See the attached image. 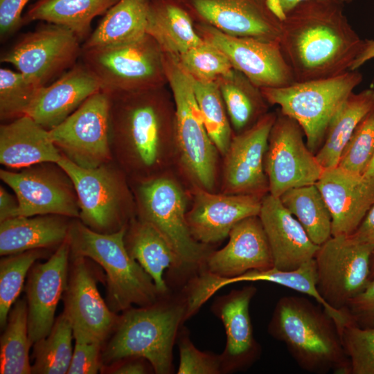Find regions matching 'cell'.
I'll return each instance as SVG.
<instances>
[{
    "mask_svg": "<svg viewBox=\"0 0 374 374\" xmlns=\"http://www.w3.org/2000/svg\"><path fill=\"white\" fill-rule=\"evenodd\" d=\"M81 41L68 28L48 23L21 36L1 53V62L39 86H46L73 67L80 58Z\"/></svg>",
    "mask_w": 374,
    "mask_h": 374,
    "instance_id": "12",
    "label": "cell"
},
{
    "mask_svg": "<svg viewBox=\"0 0 374 374\" xmlns=\"http://www.w3.org/2000/svg\"><path fill=\"white\" fill-rule=\"evenodd\" d=\"M216 82L234 134L249 129L268 113L269 103L260 88L241 72L233 69Z\"/></svg>",
    "mask_w": 374,
    "mask_h": 374,
    "instance_id": "34",
    "label": "cell"
},
{
    "mask_svg": "<svg viewBox=\"0 0 374 374\" xmlns=\"http://www.w3.org/2000/svg\"><path fill=\"white\" fill-rule=\"evenodd\" d=\"M70 255L66 238L47 261L34 264L28 272L26 291L32 344L46 337L53 328L57 304L68 285Z\"/></svg>",
    "mask_w": 374,
    "mask_h": 374,
    "instance_id": "20",
    "label": "cell"
},
{
    "mask_svg": "<svg viewBox=\"0 0 374 374\" xmlns=\"http://www.w3.org/2000/svg\"><path fill=\"white\" fill-rule=\"evenodd\" d=\"M374 107V89L353 92L330 121L315 156L324 168L338 166L341 154L358 124Z\"/></svg>",
    "mask_w": 374,
    "mask_h": 374,
    "instance_id": "33",
    "label": "cell"
},
{
    "mask_svg": "<svg viewBox=\"0 0 374 374\" xmlns=\"http://www.w3.org/2000/svg\"><path fill=\"white\" fill-rule=\"evenodd\" d=\"M347 322L361 328L374 327V277L366 288L341 310Z\"/></svg>",
    "mask_w": 374,
    "mask_h": 374,
    "instance_id": "47",
    "label": "cell"
},
{
    "mask_svg": "<svg viewBox=\"0 0 374 374\" xmlns=\"http://www.w3.org/2000/svg\"><path fill=\"white\" fill-rule=\"evenodd\" d=\"M43 255L41 249L29 250L6 256L0 261V324L4 328L12 305L23 288L25 278L36 260Z\"/></svg>",
    "mask_w": 374,
    "mask_h": 374,
    "instance_id": "40",
    "label": "cell"
},
{
    "mask_svg": "<svg viewBox=\"0 0 374 374\" xmlns=\"http://www.w3.org/2000/svg\"><path fill=\"white\" fill-rule=\"evenodd\" d=\"M268 332L283 342L303 370L315 374H351L339 329L318 303L306 298L288 296L276 303Z\"/></svg>",
    "mask_w": 374,
    "mask_h": 374,
    "instance_id": "3",
    "label": "cell"
},
{
    "mask_svg": "<svg viewBox=\"0 0 374 374\" xmlns=\"http://www.w3.org/2000/svg\"><path fill=\"white\" fill-rule=\"evenodd\" d=\"M145 362L148 361L141 357H132V360L123 359L118 362L121 364L118 366H116L114 369H112L111 373L115 374L147 373L149 370L145 364Z\"/></svg>",
    "mask_w": 374,
    "mask_h": 374,
    "instance_id": "52",
    "label": "cell"
},
{
    "mask_svg": "<svg viewBox=\"0 0 374 374\" xmlns=\"http://www.w3.org/2000/svg\"><path fill=\"white\" fill-rule=\"evenodd\" d=\"M267 281L278 284L296 292L305 294L316 300L333 319L337 327L344 323L346 318L340 310L330 307L320 295L317 284V272L314 258L290 271L272 267L267 270H250L240 276L227 278V285L239 282Z\"/></svg>",
    "mask_w": 374,
    "mask_h": 374,
    "instance_id": "37",
    "label": "cell"
},
{
    "mask_svg": "<svg viewBox=\"0 0 374 374\" xmlns=\"http://www.w3.org/2000/svg\"><path fill=\"white\" fill-rule=\"evenodd\" d=\"M374 58V39L364 40L362 48L354 61L350 71L357 70L366 62Z\"/></svg>",
    "mask_w": 374,
    "mask_h": 374,
    "instance_id": "53",
    "label": "cell"
},
{
    "mask_svg": "<svg viewBox=\"0 0 374 374\" xmlns=\"http://www.w3.org/2000/svg\"><path fill=\"white\" fill-rule=\"evenodd\" d=\"M30 0H0V38L3 42L22 24L23 11Z\"/></svg>",
    "mask_w": 374,
    "mask_h": 374,
    "instance_id": "48",
    "label": "cell"
},
{
    "mask_svg": "<svg viewBox=\"0 0 374 374\" xmlns=\"http://www.w3.org/2000/svg\"><path fill=\"white\" fill-rule=\"evenodd\" d=\"M109 95L100 90L49 130L63 157L78 166L95 168L113 161L109 141Z\"/></svg>",
    "mask_w": 374,
    "mask_h": 374,
    "instance_id": "13",
    "label": "cell"
},
{
    "mask_svg": "<svg viewBox=\"0 0 374 374\" xmlns=\"http://www.w3.org/2000/svg\"><path fill=\"white\" fill-rule=\"evenodd\" d=\"M332 217V235H350L374 204V177L339 166L324 169L315 183Z\"/></svg>",
    "mask_w": 374,
    "mask_h": 374,
    "instance_id": "22",
    "label": "cell"
},
{
    "mask_svg": "<svg viewBox=\"0 0 374 374\" xmlns=\"http://www.w3.org/2000/svg\"><path fill=\"white\" fill-rule=\"evenodd\" d=\"M19 71L0 69V120L8 123L26 115L39 89Z\"/></svg>",
    "mask_w": 374,
    "mask_h": 374,
    "instance_id": "41",
    "label": "cell"
},
{
    "mask_svg": "<svg viewBox=\"0 0 374 374\" xmlns=\"http://www.w3.org/2000/svg\"><path fill=\"white\" fill-rule=\"evenodd\" d=\"M73 328L62 312L55 321L50 333L34 344L31 373H67L72 356Z\"/></svg>",
    "mask_w": 374,
    "mask_h": 374,
    "instance_id": "38",
    "label": "cell"
},
{
    "mask_svg": "<svg viewBox=\"0 0 374 374\" xmlns=\"http://www.w3.org/2000/svg\"><path fill=\"white\" fill-rule=\"evenodd\" d=\"M253 285L233 290L218 296L212 311L222 321L226 344L221 355L223 373L242 371L251 366L260 355V346L253 336L249 305L256 293Z\"/></svg>",
    "mask_w": 374,
    "mask_h": 374,
    "instance_id": "23",
    "label": "cell"
},
{
    "mask_svg": "<svg viewBox=\"0 0 374 374\" xmlns=\"http://www.w3.org/2000/svg\"><path fill=\"white\" fill-rule=\"evenodd\" d=\"M271 129L264 166L269 193L279 197L286 190L314 184L324 168L304 141L301 125L279 110Z\"/></svg>",
    "mask_w": 374,
    "mask_h": 374,
    "instance_id": "15",
    "label": "cell"
},
{
    "mask_svg": "<svg viewBox=\"0 0 374 374\" xmlns=\"http://www.w3.org/2000/svg\"><path fill=\"white\" fill-rule=\"evenodd\" d=\"M69 217L59 215L17 216L0 222V254L6 256L62 244L68 237Z\"/></svg>",
    "mask_w": 374,
    "mask_h": 374,
    "instance_id": "29",
    "label": "cell"
},
{
    "mask_svg": "<svg viewBox=\"0 0 374 374\" xmlns=\"http://www.w3.org/2000/svg\"><path fill=\"white\" fill-rule=\"evenodd\" d=\"M125 244L130 256L150 276L161 296L169 294L166 269L182 271L181 260L165 237L152 224L134 217L127 224Z\"/></svg>",
    "mask_w": 374,
    "mask_h": 374,
    "instance_id": "28",
    "label": "cell"
},
{
    "mask_svg": "<svg viewBox=\"0 0 374 374\" xmlns=\"http://www.w3.org/2000/svg\"><path fill=\"white\" fill-rule=\"evenodd\" d=\"M195 21L234 37L278 42L281 21L266 0H181Z\"/></svg>",
    "mask_w": 374,
    "mask_h": 374,
    "instance_id": "18",
    "label": "cell"
},
{
    "mask_svg": "<svg viewBox=\"0 0 374 374\" xmlns=\"http://www.w3.org/2000/svg\"><path fill=\"white\" fill-rule=\"evenodd\" d=\"M123 312L101 362L112 364L141 357L149 362L155 373H172L173 345L186 321L184 294L173 296L169 293L152 305Z\"/></svg>",
    "mask_w": 374,
    "mask_h": 374,
    "instance_id": "4",
    "label": "cell"
},
{
    "mask_svg": "<svg viewBox=\"0 0 374 374\" xmlns=\"http://www.w3.org/2000/svg\"><path fill=\"white\" fill-rule=\"evenodd\" d=\"M19 202L16 195L0 186V222L17 217Z\"/></svg>",
    "mask_w": 374,
    "mask_h": 374,
    "instance_id": "49",
    "label": "cell"
},
{
    "mask_svg": "<svg viewBox=\"0 0 374 374\" xmlns=\"http://www.w3.org/2000/svg\"><path fill=\"white\" fill-rule=\"evenodd\" d=\"M362 81L357 70L328 78L294 82L278 88H260L269 103L302 127L308 148L315 154L332 117Z\"/></svg>",
    "mask_w": 374,
    "mask_h": 374,
    "instance_id": "7",
    "label": "cell"
},
{
    "mask_svg": "<svg viewBox=\"0 0 374 374\" xmlns=\"http://www.w3.org/2000/svg\"><path fill=\"white\" fill-rule=\"evenodd\" d=\"M276 115L268 112L249 129L233 135L224 155L222 193L261 197L269 193L264 160Z\"/></svg>",
    "mask_w": 374,
    "mask_h": 374,
    "instance_id": "17",
    "label": "cell"
},
{
    "mask_svg": "<svg viewBox=\"0 0 374 374\" xmlns=\"http://www.w3.org/2000/svg\"><path fill=\"white\" fill-rule=\"evenodd\" d=\"M57 163L71 177L78 198L79 220L99 233L117 231L136 214L130 181L113 160L95 168H84L62 156Z\"/></svg>",
    "mask_w": 374,
    "mask_h": 374,
    "instance_id": "9",
    "label": "cell"
},
{
    "mask_svg": "<svg viewBox=\"0 0 374 374\" xmlns=\"http://www.w3.org/2000/svg\"><path fill=\"white\" fill-rule=\"evenodd\" d=\"M331 0L299 3L281 21L279 46L295 82L328 78L350 71L364 43Z\"/></svg>",
    "mask_w": 374,
    "mask_h": 374,
    "instance_id": "2",
    "label": "cell"
},
{
    "mask_svg": "<svg viewBox=\"0 0 374 374\" xmlns=\"http://www.w3.org/2000/svg\"><path fill=\"white\" fill-rule=\"evenodd\" d=\"M194 187L193 205L186 213V221L193 237L199 242L208 245L221 241L239 222L259 215L261 197L217 194Z\"/></svg>",
    "mask_w": 374,
    "mask_h": 374,
    "instance_id": "21",
    "label": "cell"
},
{
    "mask_svg": "<svg viewBox=\"0 0 374 374\" xmlns=\"http://www.w3.org/2000/svg\"><path fill=\"white\" fill-rule=\"evenodd\" d=\"M374 158V107L358 124L344 148L339 167L364 175Z\"/></svg>",
    "mask_w": 374,
    "mask_h": 374,
    "instance_id": "43",
    "label": "cell"
},
{
    "mask_svg": "<svg viewBox=\"0 0 374 374\" xmlns=\"http://www.w3.org/2000/svg\"><path fill=\"white\" fill-rule=\"evenodd\" d=\"M150 0H120L104 15L82 48L129 43L146 33Z\"/></svg>",
    "mask_w": 374,
    "mask_h": 374,
    "instance_id": "32",
    "label": "cell"
},
{
    "mask_svg": "<svg viewBox=\"0 0 374 374\" xmlns=\"http://www.w3.org/2000/svg\"><path fill=\"white\" fill-rule=\"evenodd\" d=\"M100 90L95 75L82 62H77L51 84L39 89L26 115L51 130Z\"/></svg>",
    "mask_w": 374,
    "mask_h": 374,
    "instance_id": "26",
    "label": "cell"
},
{
    "mask_svg": "<svg viewBox=\"0 0 374 374\" xmlns=\"http://www.w3.org/2000/svg\"><path fill=\"white\" fill-rule=\"evenodd\" d=\"M193 87L203 121L218 152L224 155L234 135L225 105L216 81L194 80Z\"/></svg>",
    "mask_w": 374,
    "mask_h": 374,
    "instance_id": "39",
    "label": "cell"
},
{
    "mask_svg": "<svg viewBox=\"0 0 374 374\" xmlns=\"http://www.w3.org/2000/svg\"><path fill=\"white\" fill-rule=\"evenodd\" d=\"M75 347L68 374H96L100 368L102 343L73 337Z\"/></svg>",
    "mask_w": 374,
    "mask_h": 374,
    "instance_id": "46",
    "label": "cell"
},
{
    "mask_svg": "<svg viewBox=\"0 0 374 374\" xmlns=\"http://www.w3.org/2000/svg\"><path fill=\"white\" fill-rule=\"evenodd\" d=\"M109 94V93H108ZM113 160L130 182L160 176L175 149V107L166 86L109 94Z\"/></svg>",
    "mask_w": 374,
    "mask_h": 374,
    "instance_id": "1",
    "label": "cell"
},
{
    "mask_svg": "<svg viewBox=\"0 0 374 374\" xmlns=\"http://www.w3.org/2000/svg\"><path fill=\"white\" fill-rule=\"evenodd\" d=\"M177 57L189 76L199 81H217L233 69L222 51L204 39L200 44L177 55Z\"/></svg>",
    "mask_w": 374,
    "mask_h": 374,
    "instance_id": "42",
    "label": "cell"
},
{
    "mask_svg": "<svg viewBox=\"0 0 374 374\" xmlns=\"http://www.w3.org/2000/svg\"><path fill=\"white\" fill-rule=\"evenodd\" d=\"M279 199L315 244L320 246L332 236L331 214L315 184L290 188Z\"/></svg>",
    "mask_w": 374,
    "mask_h": 374,
    "instance_id": "35",
    "label": "cell"
},
{
    "mask_svg": "<svg viewBox=\"0 0 374 374\" xmlns=\"http://www.w3.org/2000/svg\"><path fill=\"white\" fill-rule=\"evenodd\" d=\"M120 0H37L23 15V26L43 21L64 26L82 42L91 33V22Z\"/></svg>",
    "mask_w": 374,
    "mask_h": 374,
    "instance_id": "31",
    "label": "cell"
},
{
    "mask_svg": "<svg viewBox=\"0 0 374 374\" xmlns=\"http://www.w3.org/2000/svg\"><path fill=\"white\" fill-rule=\"evenodd\" d=\"M310 0H266L271 12L281 21L286 14L300 3ZM342 5L351 2L352 0H331Z\"/></svg>",
    "mask_w": 374,
    "mask_h": 374,
    "instance_id": "51",
    "label": "cell"
},
{
    "mask_svg": "<svg viewBox=\"0 0 374 374\" xmlns=\"http://www.w3.org/2000/svg\"><path fill=\"white\" fill-rule=\"evenodd\" d=\"M0 178L18 199L17 216L59 215L79 218L74 184L57 163H40L19 170L1 169Z\"/></svg>",
    "mask_w": 374,
    "mask_h": 374,
    "instance_id": "14",
    "label": "cell"
},
{
    "mask_svg": "<svg viewBox=\"0 0 374 374\" xmlns=\"http://www.w3.org/2000/svg\"><path fill=\"white\" fill-rule=\"evenodd\" d=\"M350 235L374 247V204L370 208L357 230Z\"/></svg>",
    "mask_w": 374,
    "mask_h": 374,
    "instance_id": "50",
    "label": "cell"
},
{
    "mask_svg": "<svg viewBox=\"0 0 374 374\" xmlns=\"http://www.w3.org/2000/svg\"><path fill=\"white\" fill-rule=\"evenodd\" d=\"M80 62L109 94L168 86L163 53L148 34L129 43L82 48Z\"/></svg>",
    "mask_w": 374,
    "mask_h": 374,
    "instance_id": "10",
    "label": "cell"
},
{
    "mask_svg": "<svg viewBox=\"0 0 374 374\" xmlns=\"http://www.w3.org/2000/svg\"><path fill=\"white\" fill-rule=\"evenodd\" d=\"M374 277V251L371 256V278Z\"/></svg>",
    "mask_w": 374,
    "mask_h": 374,
    "instance_id": "55",
    "label": "cell"
},
{
    "mask_svg": "<svg viewBox=\"0 0 374 374\" xmlns=\"http://www.w3.org/2000/svg\"><path fill=\"white\" fill-rule=\"evenodd\" d=\"M338 329L351 374H374V327L361 328L346 321Z\"/></svg>",
    "mask_w": 374,
    "mask_h": 374,
    "instance_id": "44",
    "label": "cell"
},
{
    "mask_svg": "<svg viewBox=\"0 0 374 374\" xmlns=\"http://www.w3.org/2000/svg\"><path fill=\"white\" fill-rule=\"evenodd\" d=\"M4 328L0 339V373H31L29 349L33 344L28 336L27 301L17 300Z\"/></svg>",
    "mask_w": 374,
    "mask_h": 374,
    "instance_id": "36",
    "label": "cell"
},
{
    "mask_svg": "<svg viewBox=\"0 0 374 374\" xmlns=\"http://www.w3.org/2000/svg\"><path fill=\"white\" fill-rule=\"evenodd\" d=\"M72 259L63 313L71 323L73 337L103 344L114 330L120 317L101 297L86 258L78 256Z\"/></svg>",
    "mask_w": 374,
    "mask_h": 374,
    "instance_id": "19",
    "label": "cell"
},
{
    "mask_svg": "<svg viewBox=\"0 0 374 374\" xmlns=\"http://www.w3.org/2000/svg\"><path fill=\"white\" fill-rule=\"evenodd\" d=\"M62 154L49 133L25 115L0 126V163L19 170L35 164L57 163Z\"/></svg>",
    "mask_w": 374,
    "mask_h": 374,
    "instance_id": "27",
    "label": "cell"
},
{
    "mask_svg": "<svg viewBox=\"0 0 374 374\" xmlns=\"http://www.w3.org/2000/svg\"><path fill=\"white\" fill-rule=\"evenodd\" d=\"M228 237L226 246L209 253L203 269L215 276L230 278L250 270L274 267L269 244L258 215L239 222Z\"/></svg>",
    "mask_w": 374,
    "mask_h": 374,
    "instance_id": "24",
    "label": "cell"
},
{
    "mask_svg": "<svg viewBox=\"0 0 374 374\" xmlns=\"http://www.w3.org/2000/svg\"><path fill=\"white\" fill-rule=\"evenodd\" d=\"M126 227L103 233L73 219L67 237L71 257L89 258L105 270L109 305L115 312L125 311L133 304L148 306L161 297L150 276L126 249Z\"/></svg>",
    "mask_w": 374,
    "mask_h": 374,
    "instance_id": "5",
    "label": "cell"
},
{
    "mask_svg": "<svg viewBox=\"0 0 374 374\" xmlns=\"http://www.w3.org/2000/svg\"><path fill=\"white\" fill-rule=\"evenodd\" d=\"M163 55L168 86L175 107L176 154L195 186L213 192L219 152L205 127L191 78L176 55Z\"/></svg>",
    "mask_w": 374,
    "mask_h": 374,
    "instance_id": "6",
    "label": "cell"
},
{
    "mask_svg": "<svg viewBox=\"0 0 374 374\" xmlns=\"http://www.w3.org/2000/svg\"><path fill=\"white\" fill-rule=\"evenodd\" d=\"M374 247L352 235L331 236L315 256L317 290L323 300L340 311L371 280Z\"/></svg>",
    "mask_w": 374,
    "mask_h": 374,
    "instance_id": "11",
    "label": "cell"
},
{
    "mask_svg": "<svg viewBox=\"0 0 374 374\" xmlns=\"http://www.w3.org/2000/svg\"><path fill=\"white\" fill-rule=\"evenodd\" d=\"M364 175L369 177H374V158Z\"/></svg>",
    "mask_w": 374,
    "mask_h": 374,
    "instance_id": "54",
    "label": "cell"
},
{
    "mask_svg": "<svg viewBox=\"0 0 374 374\" xmlns=\"http://www.w3.org/2000/svg\"><path fill=\"white\" fill-rule=\"evenodd\" d=\"M258 217L269 244L274 267L290 271L314 258L319 246L311 240L279 197L265 195Z\"/></svg>",
    "mask_w": 374,
    "mask_h": 374,
    "instance_id": "25",
    "label": "cell"
},
{
    "mask_svg": "<svg viewBox=\"0 0 374 374\" xmlns=\"http://www.w3.org/2000/svg\"><path fill=\"white\" fill-rule=\"evenodd\" d=\"M195 27L203 39L222 51L234 69L259 88L283 87L295 82L278 42L229 35L197 21Z\"/></svg>",
    "mask_w": 374,
    "mask_h": 374,
    "instance_id": "16",
    "label": "cell"
},
{
    "mask_svg": "<svg viewBox=\"0 0 374 374\" xmlns=\"http://www.w3.org/2000/svg\"><path fill=\"white\" fill-rule=\"evenodd\" d=\"M132 184L139 219L154 226L179 256L182 271L203 269L212 251L197 241L186 221L187 198L180 185L164 174Z\"/></svg>",
    "mask_w": 374,
    "mask_h": 374,
    "instance_id": "8",
    "label": "cell"
},
{
    "mask_svg": "<svg viewBox=\"0 0 374 374\" xmlns=\"http://www.w3.org/2000/svg\"><path fill=\"white\" fill-rule=\"evenodd\" d=\"M146 33L163 53L177 56L204 41L181 0H150Z\"/></svg>",
    "mask_w": 374,
    "mask_h": 374,
    "instance_id": "30",
    "label": "cell"
},
{
    "mask_svg": "<svg viewBox=\"0 0 374 374\" xmlns=\"http://www.w3.org/2000/svg\"><path fill=\"white\" fill-rule=\"evenodd\" d=\"M179 364L178 374H220L222 372L220 355L203 352L197 349L185 328L180 329L178 336Z\"/></svg>",
    "mask_w": 374,
    "mask_h": 374,
    "instance_id": "45",
    "label": "cell"
}]
</instances>
